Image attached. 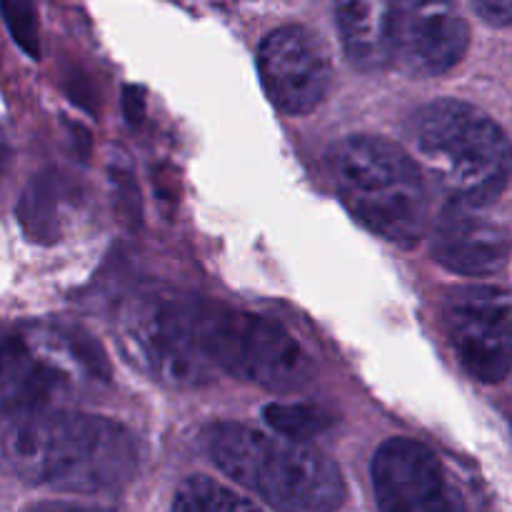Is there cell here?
<instances>
[{
    "mask_svg": "<svg viewBox=\"0 0 512 512\" xmlns=\"http://www.w3.org/2000/svg\"><path fill=\"white\" fill-rule=\"evenodd\" d=\"M138 443L120 423L70 410H33L0 425V468L63 493H113L138 470Z\"/></svg>",
    "mask_w": 512,
    "mask_h": 512,
    "instance_id": "6da1fadb",
    "label": "cell"
},
{
    "mask_svg": "<svg viewBox=\"0 0 512 512\" xmlns=\"http://www.w3.org/2000/svg\"><path fill=\"white\" fill-rule=\"evenodd\" d=\"M205 448L228 478L278 512H335L345 503L340 468L303 440L215 423L205 430Z\"/></svg>",
    "mask_w": 512,
    "mask_h": 512,
    "instance_id": "7a4b0ae2",
    "label": "cell"
},
{
    "mask_svg": "<svg viewBox=\"0 0 512 512\" xmlns=\"http://www.w3.org/2000/svg\"><path fill=\"white\" fill-rule=\"evenodd\" d=\"M415 160L453 203H493L512 178V143L503 128L463 100L423 105L408 123Z\"/></svg>",
    "mask_w": 512,
    "mask_h": 512,
    "instance_id": "3957f363",
    "label": "cell"
},
{
    "mask_svg": "<svg viewBox=\"0 0 512 512\" xmlns=\"http://www.w3.org/2000/svg\"><path fill=\"white\" fill-rule=\"evenodd\" d=\"M330 173L345 208L368 230L413 248L430 223V200L418 163L378 135H348L330 153Z\"/></svg>",
    "mask_w": 512,
    "mask_h": 512,
    "instance_id": "277c9868",
    "label": "cell"
},
{
    "mask_svg": "<svg viewBox=\"0 0 512 512\" xmlns=\"http://www.w3.org/2000/svg\"><path fill=\"white\" fill-rule=\"evenodd\" d=\"M118 333L130 360L160 383L198 388L213 375L200 328V300L143 295L125 305Z\"/></svg>",
    "mask_w": 512,
    "mask_h": 512,
    "instance_id": "5b68a950",
    "label": "cell"
},
{
    "mask_svg": "<svg viewBox=\"0 0 512 512\" xmlns=\"http://www.w3.org/2000/svg\"><path fill=\"white\" fill-rule=\"evenodd\" d=\"M200 328L210 363L273 393H293L313 378V363L278 323L200 300Z\"/></svg>",
    "mask_w": 512,
    "mask_h": 512,
    "instance_id": "8992f818",
    "label": "cell"
},
{
    "mask_svg": "<svg viewBox=\"0 0 512 512\" xmlns=\"http://www.w3.org/2000/svg\"><path fill=\"white\" fill-rule=\"evenodd\" d=\"M445 333L460 365L480 383H500L512 370V303L498 288H458L443 308Z\"/></svg>",
    "mask_w": 512,
    "mask_h": 512,
    "instance_id": "52a82bcc",
    "label": "cell"
},
{
    "mask_svg": "<svg viewBox=\"0 0 512 512\" xmlns=\"http://www.w3.org/2000/svg\"><path fill=\"white\" fill-rule=\"evenodd\" d=\"M470 30L455 0H395L390 60L403 73L433 78L463 60Z\"/></svg>",
    "mask_w": 512,
    "mask_h": 512,
    "instance_id": "ba28073f",
    "label": "cell"
},
{
    "mask_svg": "<svg viewBox=\"0 0 512 512\" xmlns=\"http://www.w3.org/2000/svg\"><path fill=\"white\" fill-rule=\"evenodd\" d=\"M380 512H468L438 455L408 438H393L373 458Z\"/></svg>",
    "mask_w": 512,
    "mask_h": 512,
    "instance_id": "9c48e42d",
    "label": "cell"
},
{
    "mask_svg": "<svg viewBox=\"0 0 512 512\" xmlns=\"http://www.w3.org/2000/svg\"><path fill=\"white\" fill-rule=\"evenodd\" d=\"M258 70L270 103L283 113H310L328 95V55L318 38L300 25L273 30L260 43Z\"/></svg>",
    "mask_w": 512,
    "mask_h": 512,
    "instance_id": "30bf717a",
    "label": "cell"
},
{
    "mask_svg": "<svg viewBox=\"0 0 512 512\" xmlns=\"http://www.w3.org/2000/svg\"><path fill=\"white\" fill-rule=\"evenodd\" d=\"M435 260L460 275H493L508 263L512 238L480 205L453 203L440 213L430 238Z\"/></svg>",
    "mask_w": 512,
    "mask_h": 512,
    "instance_id": "8fae6325",
    "label": "cell"
},
{
    "mask_svg": "<svg viewBox=\"0 0 512 512\" xmlns=\"http://www.w3.org/2000/svg\"><path fill=\"white\" fill-rule=\"evenodd\" d=\"M68 385L53 350L20 335H0V413L40 410Z\"/></svg>",
    "mask_w": 512,
    "mask_h": 512,
    "instance_id": "7c38bea8",
    "label": "cell"
},
{
    "mask_svg": "<svg viewBox=\"0 0 512 512\" xmlns=\"http://www.w3.org/2000/svg\"><path fill=\"white\" fill-rule=\"evenodd\" d=\"M395 0H335V20L345 55L365 73L390 63Z\"/></svg>",
    "mask_w": 512,
    "mask_h": 512,
    "instance_id": "4fadbf2b",
    "label": "cell"
},
{
    "mask_svg": "<svg viewBox=\"0 0 512 512\" xmlns=\"http://www.w3.org/2000/svg\"><path fill=\"white\" fill-rule=\"evenodd\" d=\"M173 512H260L253 500L243 498L205 475H193L175 490Z\"/></svg>",
    "mask_w": 512,
    "mask_h": 512,
    "instance_id": "5bb4252c",
    "label": "cell"
},
{
    "mask_svg": "<svg viewBox=\"0 0 512 512\" xmlns=\"http://www.w3.org/2000/svg\"><path fill=\"white\" fill-rule=\"evenodd\" d=\"M265 420L283 438L303 440V443L313 435L323 433L330 425L328 415L310 405H270L265 408Z\"/></svg>",
    "mask_w": 512,
    "mask_h": 512,
    "instance_id": "9a60e30c",
    "label": "cell"
},
{
    "mask_svg": "<svg viewBox=\"0 0 512 512\" xmlns=\"http://www.w3.org/2000/svg\"><path fill=\"white\" fill-rule=\"evenodd\" d=\"M8 28L13 30L15 40L28 50L30 55H38V25L30 0H0Z\"/></svg>",
    "mask_w": 512,
    "mask_h": 512,
    "instance_id": "2e32d148",
    "label": "cell"
},
{
    "mask_svg": "<svg viewBox=\"0 0 512 512\" xmlns=\"http://www.w3.org/2000/svg\"><path fill=\"white\" fill-rule=\"evenodd\" d=\"M473 5L480 18L488 20L490 25H498V28L512 25V0H473Z\"/></svg>",
    "mask_w": 512,
    "mask_h": 512,
    "instance_id": "e0dca14e",
    "label": "cell"
},
{
    "mask_svg": "<svg viewBox=\"0 0 512 512\" xmlns=\"http://www.w3.org/2000/svg\"><path fill=\"white\" fill-rule=\"evenodd\" d=\"M33 512H90L83 508H75V505H63V503H48V505H38Z\"/></svg>",
    "mask_w": 512,
    "mask_h": 512,
    "instance_id": "ac0fdd59",
    "label": "cell"
},
{
    "mask_svg": "<svg viewBox=\"0 0 512 512\" xmlns=\"http://www.w3.org/2000/svg\"><path fill=\"white\" fill-rule=\"evenodd\" d=\"M5 153H8V145H5V138H3V133H0V160L5 158Z\"/></svg>",
    "mask_w": 512,
    "mask_h": 512,
    "instance_id": "d6986e66",
    "label": "cell"
}]
</instances>
